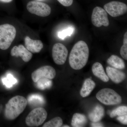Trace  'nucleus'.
<instances>
[{
    "mask_svg": "<svg viewBox=\"0 0 127 127\" xmlns=\"http://www.w3.org/2000/svg\"><path fill=\"white\" fill-rule=\"evenodd\" d=\"M106 70L108 77L117 84L122 82L126 78V75L124 73L111 67H107Z\"/></svg>",
    "mask_w": 127,
    "mask_h": 127,
    "instance_id": "obj_13",
    "label": "nucleus"
},
{
    "mask_svg": "<svg viewBox=\"0 0 127 127\" xmlns=\"http://www.w3.org/2000/svg\"><path fill=\"white\" fill-rule=\"evenodd\" d=\"M97 100L105 105H113L121 103V96L113 89L104 88L101 89L96 95Z\"/></svg>",
    "mask_w": 127,
    "mask_h": 127,
    "instance_id": "obj_4",
    "label": "nucleus"
},
{
    "mask_svg": "<svg viewBox=\"0 0 127 127\" xmlns=\"http://www.w3.org/2000/svg\"><path fill=\"white\" fill-rule=\"evenodd\" d=\"M64 6H69L72 5L73 0H57Z\"/></svg>",
    "mask_w": 127,
    "mask_h": 127,
    "instance_id": "obj_26",
    "label": "nucleus"
},
{
    "mask_svg": "<svg viewBox=\"0 0 127 127\" xmlns=\"http://www.w3.org/2000/svg\"><path fill=\"white\" fill-rule=\"evenodd\" d=\"M95 87V82L91 78H87L84 82L80 91V95L83 97L87 96L93 91Z\"/></svg>",
    "mask_w": 127,
    "mask_h": 127,
    "instance_id": "obj_16",
    "label": "nucleus"
},
{
    "mask_svg": "<svg viewBox=\"0 0 127 127\" xmlns=\"http://www.w3.org/2000/svg\"><path fill=\"white\" fill-rule=\"evenodd\" d=\"M47 112L42 107L33 109L28 114L26 119V123L30 127H37L41 125L46 119Z\"/></svg>",
    "mask_w": 127,
    "mask_h": 127,
    "instance_id": "obj_5",
    "label": "nucleus"
},
{
    "mask_svg": "<svg viewBox=\"0 0 127 127\" xmlns=\"http://www.w3.org/2000/svg\"><path fill=\"white\" fill-rule=\"evenodd\" d=\"M27 104V100L22 96L17 95L12 98L6 104L5 117L10 120L15 119L25 110Z\"/></svg>",
    "mask_w": 127,
    "mask_h": 127,
    "instance_id": "obj_2",
    "label": "nucleus"
},
{
    "mask_svg": "<svg viewBox=\"0 0 127 127\" xmlns=\"http://www.w3.org/2000/svg\"><path fill=\"white\" fill-rule=\"evenodd\" d=\"M56 71L55 68L51 66H43L37 68L32 74V78L34 83H36L39 79L46 78L52 79L56 76Z\"/></svg>",
    "mask_w": 127,
    "mask_h": 127,
    "instance_id": "obj_10",
    "label": "nucleus"
},
{
    "mask_svg": "<svg viewBox=\"0 0 127 127\" xmlns=\"http://www.w3.org/2000/svg\"><path fill=\"white\" fill-rule=\"evenodd\" d=\"M28 103L32 106L42 105L45 103V100L42 96L39 94H32L28 98Z\"/></svg>",
    "mask_w": 127,
    "mask_h": 127,
    "instance_id": "obj_19",
    "label": "nucleus"
},
{
    "mask_svg": "<svg viewBox=\"0 0 127 127\" xmlns=\"http://www.w3.org/2000/svg\"><path fill=\"white\" fill-rule=\"evenodd\" d=\"M94 75L103 81L107 82L109 80V78L104 71L103 67L101 63L96 62L94 64L92 67Z\"/></svg>",
    "mask_w": 127,
    "mask_h": 127,
    "instance_id": "obj_14",
    "label": "nucleus"
},
{
    "mask_svg": "<svg viewBox=\"0 0 127 127\" xmlns=\"http://www.w3.org/2000/svg\"><path fill=\"white\" fill-rule=\"evenodd\" d=\"M117 119L120 123L124 125L127 124V115L124 116H119L117 118Z\"/></svg>",
    "mask_w": 127,
    "mask_h": 127,
    "instance_id": "obj_27",
    "label": "nucleus"
},
{
    "mask_svg": "<svg viewBox=\"0 0 127 127\" xmlns=\"http://www.w3.org/2000/svg\"><path fill=\"white\" fill-rule=\"evenodd\" d=\"M75 28L72 27H68L66 29L59 32L58 33V36L60 39L64 40L67 36H70L74 32Z\"/></svg>",
    "mask_w": 127,
    "mask_h": 127,
    "instance_id": "obj_24",
    "label": "nucleus"
},
{
    "mask_svg": "<svg viewBox=\"0 0 127 127\" xmlns=\"http://www.w3.org/2000/svg\"><path fill=\"white\" fill-rule=\"evenodd\" d=\"M92 22L94 26L97 27H100L102 26L108 27L109 24L106 11L99 6H96L93 9L92 15Z\"/></svg>",
    "mask_w": 127,
    "mask_h": 127,
    "instance_id": "obj_7",
    "label": "nucleus"
},
{
    "mask_svg": "<svg viewBox=\"0 0 127 127\" xmlns=\"http://www.w3.org/2000/svg\"><path fill=\"white\" fill-rule=\"evenodd\" d=\"M127 107L125 106H122L117 108L113 110L110 113V116L113 118L117 116H122L127 115Z\"/></svg>",
    "mask_w": 127,
    "mask_h": 127,
    "instance_id": "obj_22",
    "label": "nucleus"
},
{
    "mask_svg": "<svg viewBox=\"0 0 127 127\" xmlns=\"http://www.w3.org/2000/svg\"><path fill=\"white\" fill-rule=\"evenodd\" d=\"M89 49L84 41L80 40L74 45L71 50L69 57V63L74 70L82 69L88 61Z\"/></svg>",
    "mask_w": 127,
    "mask_h": 127,
    "instance_id": "obj_1",
    "label": "nucleus"
},
{
    "mask_svg": "<svg viewBox=\"0 0 127 127\" xmlns=\"http://www.w3.org/2000/svg\"><path fill=\"white\" fill-rule=\"evenodd\" d=\"M13 0H0V1L1 2H5V3H8L12 1Z\"/></svg>",
    "mask_w": 127,
    "mask_h": 127,
    "instance_id": "obj_29",
    "label": "nucleus"
},
{
    "mask_svg": "<svg viewBox=\"0 0 127 127\" xmlns=\"http://www.w3.org/2000/svg\"><path fill=\"white\" fill-rule=\"evenodd\" d=\"M107 62L110 65L118 69H123L125 68V64L123 60L116 55H112L107 60Z\"/></svg>",
    "mask_w": 127,
    "mask_h": 127,
    "instance_id": "obj_18",
    "label": "nucleus"
},
{
    "mask_svg": "<svg viewBox=\"0 0 127 127\" xmlns=\"http://www.w3.org/2000/svg\"><path fill=\"white\" fill-rule=\"evenodd\" d=\"M104 114V108L100 105H97L89 113V118L93 122H98L101 120Z\"/></svg>",
    "mask_w": 127,
    "mask_h": 127,
    "instance_id": "obj_15",
    "label": "nucleus"
},
{
    "mask_svg": "<svg viewBox=\"0 0 127 127\" xmlns=\"http://www.w3.org/2000/svg\"><path fill=\"white\" fill-rule=\"evenodd\" d=\"M12 56L18 57H21L25 62H28L32 59V55L23 45H19L15 46L12 48L11 51Z\"/></svg>",
    "mask_w": 127,
    "mask_h": 127,
    "instance_id": "obj_11",
    "label": "nucleus"
},
{
    "mask_svg": "<svg viewBox=\"0 0 127 127\" xmlns=\"http://www.w3.org/2000/svg\"><path fill=\"white\" fill-rule=\"evenodd\" d=\"M120 54L124 59L127 60V32L124 35L123 39V45L122 46L120 50Z\"/></svg>",
    "mask_w": 127,
    "mask_h": 127,
    "instance_id": "obj_25",
    "label": "nucleus"
},
{
    "mask_svg": "<svg viewBox=\"0 0 127 127\" xmlns=\"http://www.w3.org/2000/svg\"><path fill=\"white\" fill-rule=\"evenodd\" d=\"M104 9L111 16L116 17L127 12V6L124 2L113 1L104 5Z\"/></svg>",
    "mask_w": 127,
    "mask_h": 127,
    "instance_id": "obj_8",
    "label": "nucleus"
},
{
    "mask_svg": "<svg viewBox=\"0 0 127 127\" xmlns=\"http://www.w3.org/2000/svg\"><path fill=\"white\" fill-rule=\"evenodd\" d=\"M91 125H92V127H104L102 124L101 123L98 122H93L91 124Z\"/></svg>",
    "mask_w": 127,
    "mask_h": 127,
    "instance_id": "obj_28",
    "label": "nucleus"
},
{
    "mask_svg": "<svg viewBox=\"0 0 127 127\" xmlns=\"http://www.w3.org/2000/svg\"><path fill=\"white\" fill-rule=\"evenodd\" d=\"M36 83L37 87L42 90L50 88L52 84L51 80L46 78H42L39 79Z\"/></svg>",
    "mask_w": 127,
    "mask_h": 127,
    "instance_id": "obj_20",
    "label": "nucleus"
},
{
    "mask_svg": "<svg viewBox=\"0 0 127 127\" xmlns=\"http://www.w3.org/2000/svg\"><path fill=\"white\" fill-rule=\"evenodd\" d=\"M87 122V119L85 115L76 113L73 116L71 125L73 127H82L85 126Z\"/></svg>",
    "mask_w": 127,
    "mask_h": 127,
    "instance_id": "obj_17",
    "label": "nucleus"
},
{
    "mask_svg": "<svg viewBox=\"0 0 127 127\" xmlns=\"http://www.w3.org/2000/svg\"><path fill=\"white\" fill-rule=\"evenodd\" d=\"M16 30L9 24L0 25V49L7 50L15 38Z\"/></svg>",
    "mask_w": 127,
    "mask_h": 127,
    "instance_id": "obj_3",
    "label": "nucleus"
},
{
    "mask_svg": "<svg viewBox=\"0 0 127 127\" xmlns=\"http://www.w3.org/2000/svg\"><path fill=\"white\" fill-rule=\"evenodd\" d=\"M3 84L5 85L7 88H10L13 85L17 82V80L13 77L11 74L9 73L7 74L6 77L2 79Z\"/></svg>",
    "mask_w": 127,
    "mask_h": 127,
    "instance_id": "obj_23",
    "label": "nucleus"
},
{
    "mask_svg": "<svg viewBox=\"0 0 127 127\" xmlns=\"http://www.w3.org/2000/svg\"><path fill=\"white\" fill-rule=\"evenodd\" d=\"M27 9L30 13L42 17L48 16L51 12V7L47 4L36 1H29Z\"/></svg>",
    "mask_w": 127,
    "mask_h": 127,
    "instance_id": "obj_6",
    "label": "nucleus"
},
{
    "mask_svg": "<svg viewBox=\"0 0 127 127\" xmlns=\"http://www.w3.org/2000/svg\"><path fill=\"white\" fill-rule=\"evenodd\" d=\"M63 124L62 119L60 117H56L44 124L43 127H62Z\"/></svg>",
    "mask_w": 127,
    "mask_h": 127,
    "instance_id": "obj_21",
    "label": "nucleus"
},
{
    "mask_svg": "<svg viewBox=\"0 0 127 127\" xmlns=\"http://www.w3.org/2000/svg\"><path fill=\"white\" fill-rule=\"evenodd\" d=\"M25 46L26 48L32 53H38L43 48V45L40 40H33L29 36L25 38Z\"/></svg>",
    "mask_w": 127,
    "mask_h": 127,
    "instance_id": "obj_12",
    "label": "nucleus"
},
{
    "mask_svg": "<svg viewBox=\"0 0 127 127\" xmlns=\"http://www.w3.org/2000/svg\"><path fill=\"white\" fill-rule=\"evenodd\" d=\"M63 127H69V126H68V125H63Z\"/></svg>",
    "mask_w": 127,
    "mask_h": 127,
    "instance_id": "obj_30",
    "label": "nucleus"
},
{
    "mask_svg": "<svg viewBox=\"0 0 127 127\" xmlns=\"http://www.w3.org/2000/svg\"><path fill=\"white\" fill-rule=\"evenodd\" d=\"M68 51L67 48L61 43H57L54 45L52 50L53 59L57 65H63L66 60Z\"/></svg>",
    "mask_w": 127,
    "mask_h": 127,
    "instance_id": "obj_9",
    "label": "nucleus"
}]
</instances>
